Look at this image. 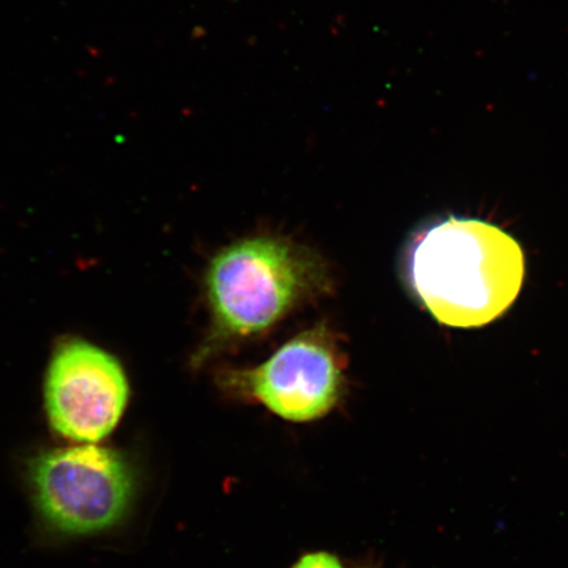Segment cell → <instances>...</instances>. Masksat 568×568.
I'll return each mask as SVG.
<instances>
[{"mask_svg":"<svg viewBox=\"0 0 568 568\" xmlns=\"http://www.w3.org/2000/svg\"><path fill=\"white\" fill-rule=\"evenodd\" d=\"M128 393L118 359L84 341H69L55 351L47 374L49 422L74 442H101L122 418Z\"/></svg>","mask_w":568,"mask_h":568,"instance_id":"obj_5","label":"cell"},{"mask_svg":"<svg viewBox=\"0 0 568 568\" xmlns=\"http://www.w3.org/2000/svg\"><path fill=\"white\" fill-rule=\"evenodd\" d=\"M220 379L284 420L305 423L336 407L344 393V361L335 336L317 326L288 341L264 364L226 372Z\"/></svg>","mask_w":568,"mask_h":568,"instance_id":"obj_4","label":"cell"},{"mask_svg":"<svg viewBox=\"0 0 568 568\" xmlns=\"http://www.w3.org/2000/svg\"><path fill=\"white\" fill-rule=\"evenodd\" d=\"M329 287L325 262L293 241L261 236L226 246L205 275L211 333L195 359L261 335Z\"/></svg>","mask_w":568,"mask_h":568,"instance_id":"obj_2","label":"cell"},{"mask_svg":"<svg viewBox=\"0 0 568 568\" xmlns=\"http://www.w3.org/2000/svg\"><path fill=\"white\" fill-rule=\"evenodd\" d=\"M293 568H343V566L332 554L320 551L307 554Z\"/></svg>","mask_w":568,"mask_h":568,"instance_id":"obj_6","label":"cell"},{"mask_svg":"<svg viewBox=\"0 0 568 568\" xmlns=\"http://www.w3.org/2000/svg\"><path fill=\"white\" fill-rule=\"evenodd\" d=\"M36 501L54 528L90 535L122 520L133 496V475L118 453L77 446L34 460Z\"/></svg>","mask_w":568,"mask_h":568,"instance_id":"obj_3","label":"cell"},{"mask_svg":"<svg viewBox=\"0 0 568 568\" xmlns=\"http://www.w3.org/2000/svg\"><path fill=\"white\" fill-rule=\"evenodd\" d=\"M408 278L417 300L439 324L480 328L516 302L525 255L499 226L452 216L417 234Z\"/></svg>","mask_w":568,"mask_h":568,"instance_id":"obj_1","label":"cell"}]
</instances>
